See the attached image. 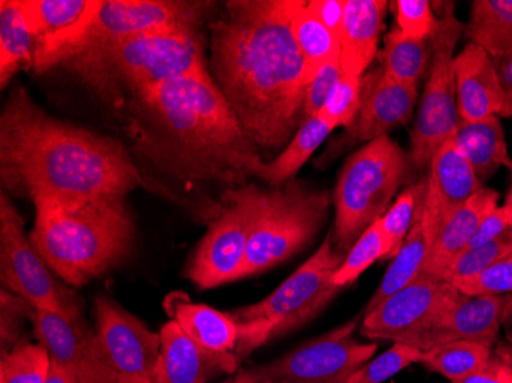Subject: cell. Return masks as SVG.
Instances as JSON below:
<instances>
[{"mask_svg":"<svg viewBox=\"0 0 512 383\" xmlns=\"http://www.w3.org/2000/svg\"><path fill=\"white\" fill-rule=\"evenodd\" d=\"M143 187L212 223L227 190L260 180L264 160L209 71L161 83L122 111Z\"/></svg>","mask_w":512,"mask_h":383,"instance_id":"6da1fadb","label":"cell"},{"mask_svg":"<svg viewBox=\"0 0 512 383\" xmlns=\"http://www.w3.org/2000/svg\"><path fill=\"white\" fill-rule=\"evenodd\" d=\"M298 0H229L209 22L207 68L261 154L286 148L306 120L309 82L292 30Z\"/></svg>","mask_w":512,"mask_h":383,"instance_id":"7a4b0ae2","label":"cell"},{"mask_svg":"<svg viewBox=\"0 0 512 383\" xmlns=\"http://www.w3.org/2000/svg\"><path fill=\"white\" fill-rule=\"evenodd\" d=\"M0 174L4 190L63 207L143 187L123 141L53 117L22 85L0 115Z\"/></svg>","mask_w":512,"mask_h":383,"instance_id":"3957f363","label":"cell"},{"mask_svg":"<svg viewBox=\"0 0 512 383\" xmlns=\"http://www.w3.org/2000/svg\"><path fill=\"white\" fill-rule=\"evenodd\" d=\"M203 28L137 34L91 46L60 63L106 106L122 112L149 89L209 71Z\"/></svg>","mask_w":512,"mask_h":383,"instance_id":"277c9868","label":"cell"},{"mask_svg":"<svg viewBox=\"0 0 512 383\" xmlns=\"http://www.w3.org/2000/svg\"><path fill=\"white\" fill-rule=\"evenodd\" d=\"M30 238L57 278L83 287L126 261L135 226L125 197H105L77 207L34 203Z\"/></svg>","mask_w":512,"mask_h":383,"instance_id":"5b68a950","label":"cell"},{"mask_svg":"<svg viewBox=\"0 0 512 383\" xmlns=\"http://www.w3.org/2000/svg\"><path fill=\"white\" fill-rule=\"evenodd\" d=\"M217 10L215 2L186 0H89L79 22L54 36L37 40L33 69L59 68L68 57L111 40L157 31L204 28Z\"/></svg>","mask_w":512,"mask_h":383,"instance_id":"8992f818","label":"cell"},{"mask_svg":"<svg viewBox=\"0 0 512 383\" xmlns=\"http://www.w3.org/2000/svg\"><path fill=\"white\" fill-rule=\"evenodd\" d=\"M344 258L329 235L275 292L263 301L230 311L240 331L235 350L238 361H243L267 342L284 338L313 321L341 292L333 284V275Z\"/></svg>","mask_w":512,"mask_h":383,"instance_id":"52a82bcc","label":"cell"},{"mask_svg":"<svg viewBox=\"0 0 512 383\" xmlns=\"http://www.w3.org/2000/svg\"><path fill=\"white\" fill-rule=\"evenodd\" d=\"M408 158L390 137L365 143L345 160L333 190V244L347 255L359 236L384 217L405 180Z\"/></svg>","mask_w":512,"mask_h":383,"instance_id":"ba28073f","label":"cell"},{"mask_svg":"<svg viewBox=\"0 0 512 383\" xmlns=\"http://www.w3.org/2000/svg\"><path fill=\"white\" fill-rule=\"evenodd\" d=\"M333 192L293 178L281 187H264L247 247L244 278L263 275L315 241L329 218Z\"/></svg>","mask_w":512,"mask_h":383,"instance_id":"9c48e42d","label":"cell"},{"mask_svg":"<svg viewBox=\"0 0 512 383\" xmlns=\"http://www.w3.org/2000/svg\"><path fill=\"white\" fill-rule=\"evenodd\" d=\"M465 25L457 19L454 4H445L440 11L439 27L433 39V59L428 80L411 132L410 160L422 171L430 166L431 158L440 146L447 143L459 126L457 114L456 79H454V50Z\"/></svg>","mask_w":512,"mask_h":383,"instance_id":"30bf717a","label":"cell"},{"mask_svg":"<svg viewBox=\"0 0 512 383\" xmlns=\"http://www.w3.org/2000/svg\"><path fill=\"white\" fill-rule=\"evenodd\" d=\"M263 189L252 181L227 190L220 213L207 224L209 229L186 270V276L198 289H215L243 279L250 233L260 212Z\"/></svg>","mask_w":512,"mask_h":383,"instance_id":"8fae6325","label":"cell"},{"mask_svg":"<svg viewBox=\"0 0 512 383\" xmlns=\"http://www.w3.org/2000/svg\"><path fill=\"white\" fill-rule=\"evenodd\" d=\"M0 275L4 287L30 302L34 308L69 319L82 318L80 301L46 264L7 190L0 195Z\"/></svg>","mask_w":512,"mask_h":383,"instance_id":"7c38bea8","label":"cell"},{"mask_svg":"<svg viewBox=\"0 0 512 383\" xmlns=\"http://www.w3.org/2000/svg\"><path fill=\"white\" fill-rule=\"evenodd\" d=\"M359 318L310 339L269 364L250 368L255 383H347L378 350L353 338Z\"/></svg>","mask_w":512,"mask_h":383,"instance_id":"4fadbf2b","label":"cell"},{"mask_svg":"<svg viewBox=\"0 0 512 383\" xmlns=\"http://www.w3.org/2000/svg\"><path fill=\"white\" fill-rule=\"evenodd\" d=\"M460 296L462 293L451 282L419 275L404 289L364 313L359 333L368 339L414 347Z\"/></svg>","mask_w":512,"mask_h":383,"instance_id":"5bb4252c","label":"cell"},{"mask_svg":"<svg viewBox=\"0 0 512 383\" xmlns=\"http://www.w3.org/2000/svg\"><path fill=\"white\" fill-rule=\"evenodd\" d=\"M100 347L115 376L122 383H154L160 356V333L129 313L109 296H99L94 304Z\"/></svg>","mask_w":512,"mask_h":383,"instance_id":"9a60e30c","label":"cell"},{"mask_svg":"<svg viewBox=\"0 0 512 383\" xmlns=\"http://www.w3.org/2000/svg\"><path fill=\"white\" fill-rule=\"evenodd\" d=\"M37 342L50 353L51 361L73 374L79 383H122L106 362L96 331L83 318L69 319L51 311L31 308Z\"/></svg>","mask_w":512,"mask_h":383,"instance_id":"2e32d148","label":"cell"},{"mask_svg":"<svg viewBox=\"0 0 512 383\" xmlns=\"http://www.w3.org/2000/svg\"><path fill=\"white\" fill-rule=\"evenodd\" d=\"M419 99V85H405L385 76L376 68L362 77L361 109L355 122L339 138V148L358 141L370 143L376 138L388 137L393 129L405 125L413 115Z\"/></svg>","mask_w":512,"mask_h":383,"instance_id":"e0dca14e","label":"cell"},{"mask_svg":"<svg viewBox=\"0 0 512 383\" xmlns=\"http://www.w3.org/2000/svg\"><path fill=\"white\" fill-rule=\"evenodd\" d=\"M428 167L430 174L421 224L431 247L448 218L467 204L482 189L483 183L457 148L454 135L437 149Z\"/></svg>","mask_w":512,"mask_h":383,"instance_id":"ac0fdd59","label":"cell"},{"mask_svg":"<svg viewBox=\"0 0 512 383\" xmlns=\"http://www.w3.org/2000/svg\"><path fill=\"white\" fill-rule=\"evenodd\" d=\"M169 321L175 322L189 338L211 357L218 370L234 374L238 370L237 350L240 331L230 313L211 305L198 304L188 293H169L163 302Z\"/></svg>","mask_w":512,"mask_h":383,"instance_id":"d6986e66","label":"cell"},{"mask_svg":"<svg viewBox=\"0 0 512 383\" xmlns=\"http://www.w3.org/2000/svg\"><path fill=\"white\" fill-rule=\"evenodd\" d=\"M457 114L460 122H479L500 117L503 92L496 63L482 48L468 43L454 57Z\"/></svg>","mask_w":512,"mask_h":383,"instance_id":"ffe728a7","label":"cell"},{"mask_svg":"<svg viewBox=\"0 0 512 383\" xmlns=\"http://www.w3.org/2000/svg\"><path fill=\"white\" fill-rule=\"evenodd\" d=\"M506 296L462 295L414 347L422 351L456 341H477L493 345L502 327Z\"/></svg>","mask_w":512,"mask_h":383,"instance_id":"44dd1931","label":"cell"},{"mask_svg":"<svg viewBox=\"0 0 512 383\" xmlns=\"http://www.w3.org/2000/svg\"><path fill=\"white\" fill-rule=\"evenodd\" d=\"M388 5L385 0H345L339 34L344 76L364 77L375 60Z\"/></svg>","mask_w":512,"mask_h":383,"instance_id":"7402d4cb","label":"cell"},{"mask_svg":"<svg viewBox=\"0 0 512 383\" xmlns=\"http://www.w3.org/2000/svg\"><path fill=\"white\" fill-rule=\"evenodd\" d=\"M499 200L497 190L483 186L467 204L457 209L437 233L421 275L444 279L457 256L470 246L483 218L499 206Z\"/></svg>","mask_w":512,"mask_h":383,"instance_id":"603a6c76","label":"cell"},{"mask_svg":"<svg viewBox=\"0 0 512 383\" xmlns=\"http://www.w3.org/2000/svg\"><path fill=\"white\" fill-rule=\"evenodd\" d=\"M160 338L154 383H206L212 373L220 371L175 322L168 321L161 327Z\"/></svg>","mask_w":512,"mask_h":383,"instance_id":"cb8c5ba5","label":"cell"},{"mask_svg":"<svg viewBox=\"0 0 512 383\" xmlns=\"http://www.w3.org/2000/svg\"><path fill=\"white\" fill-rule=\"evenodd\" d=\"M454 141L482 183L490 180L500 167H506L512 174V158L506 146L502 122L497 115L479 122L459 120Z\"/></svg>","mask_w":512,"mask_h":383,"instance_id":"d4e9b609","label":"cell"},{"mask_svg":"<svg viewBox=\"0 0 512 383\" xmlns=\"http://www.w3.org/2000/svg\"><path fill=\"white\" fill-rule=\"evenodd\" d=\"M465 34L493 60L511 56L512 0H474Z\"/></svg>","mask_w":512,"mask_h":383,"instance_id":"484cf974","label":"cell"},{"mask_svg":"<svg viewBox=\"0 0 512 383\" xmlns=\"http://www.w3.org/2000/svg\"><path fill=\"white\" fill-rule=\"evenodd\" d=\"M333 131L335 129L321 115L306 118L281 154L266 161L260 180L267 187H281L289 183Z\"/></svg>","mask_w":512,"mask_h":383,"instance_id":"4316f807","label":"cell"},{"mask_svg":"<svg viewBox=\"0 0 512 383\" xmlns=\"http://www.w3.org/2000/svg\"><path fill=\"white\" fill-rule=\"evenodd\" d=\"M36 39L20 13L19 0L0 2V86L7 88L22 69H33Z\"/></svg>","mask_w":512,"mask_h":383,"instance_id":"83f0119b","label":"cell"},{"mask_svg":"<svg viewBox=\"0 0 512 383\" xmlns=\"http://www.w3.org/2000/svg\"><path fill=\"white\" fill-rule=\"evenodd\" d=\"M296 46L306 65L307 82H312L319 69L341 54V43L335 33L309 10L307 2L298 0L292 17Z\"/></svg>","mask_w":512,"mask_h":383,"instance_id":"f1b7e54d","label":"cell"},{"mask_svg":"<svg viewBox=\"0 0 512 383\" xmlns=\"http://www.w3.org/2000/svg\"><path fill=\"white\" fill-rule=\"evenodd\" d=\"M433 40H413L394 28L385 37L382 71L394 82L419 85L430 69Z\"/></svg>","mask_w":512,"mask_h":383,"instance_id":"f546056e","label":"cell"},{"mask_svg":"<svg viewBox=\"0 0 512 383\" xmlns=\"http://www.w3.org/2000/svg\"><path fill=\"white\" fill-rule=\"evenodd\" d=\"M428 252H430V244H428L424 227H422L421 220H419L408 233L404 246L401 247L398 255L391 259V264L388 266L375 295L371 296L370 301H368L364 313L373 310L376 305L390 298L393 293L404 289L405 285L410 284L417 276L421 275L422 267L427 261Z\"/></svg>","mask_w":512,"mask_h":383,"instance_id":"4dcf8cb0","label":"cell"},{"mask_svg":"<svg viewBox=\"0 0 512 383\" xmlns=\"http://www.w3.org/2000/svg\"><path fill=\"white\" fill-rule=\"evenodd\" d=\"M493 345L477 341H456L424 351L421 364L451 383L482 370L493 357Z\"/></svg>","mask_w":512,"mask_h":383,"instance_id":"1f68e13d","label":"cell"},{"mask_svg":"<svg viewBox=\"0 0 512 383\" xmlns=\"http://www.w3.org/2000/svg\"><path fill=\"white\" fill-rule=\"evenodd\" d=\"M427 197V178L408 187L391 204L384 217L379 218L384 236V261L393 259L404 246L408 233L421 220Z\"/></svg>","mask_w":512,"mask_h":383,"instance_id":"d6a6232c","label":"cell"},{"mask_svg":"<svg viewBox=\"0 0 512 383\" xmlns=\"http://www.w3.org/2000/svg\"><path fill=\"white\" fill-rule=\"evenodd\" d=\"M19 7L37 42L73 27L88 10L89 0H19Z\"/></svg>","mask_w":512,"mask_h":383,"instance_id":"836d02e7","label":"cell"},{"mask_svg":"<svg viewBox=\"0 0 512 383\" xmlns=\"http://www.w3.org/2000/svg\"><path fill=\"white\" fill-rule=\"evenodd\" d=\"M51 371V356L40 344L20 342L4 351L0 383H45Z\"/></svg>","mask_w":512,"mask_h":383,"instance_id":"e575fe53","label":"cell"},{"mask_svg":"<svg viewBox=\"0 0 512 383\" xmlns=\"http://www.w3.org/2000/svg\"><path fill=\"white\" fill-rule=\"evenodd\" d=\"M382 258H384V236H382L381 224L376 220L359 236L350 252L345 255L344 261L333 275V284L338 289H345L347 285L358 281L359 276L368 267Z\"/></svg>","mask_w":512,"mask_h":383,"instance_id":"d590c367","label":"cell"},{"mask_svg":"<svg viewBox=\"0 0 512 383\" xmlns=\"http://www.w3.org/2000/svg\"><path fill=\"white\" fill-rule=\"evenodd\" d=\"M424 351L407 344H393L390 350L384 351L378 357L359 368L347 383H384L393 379L399 373L413 364H421Z\"/></svg>","mask_w":512,"mask_h":383,"instance_id":"8d00e7d4","label":"cell"},{"mask_svg":"<svg viewBox=\"0 0 512 383\" xmlns=\"http://www.w3.org/2000/svg\"><path fill=\"white\" fill-rule=\"evenodd\" d=\"M512 252V232L506 233L502 238L486 244V246L476 247V249L463 250L456 261L451 264L445 275L444 281L454 282L460 279L473 278L480 272L490 267L494 262L499 261L503 256Z\"/></svg>","mask_w":512,"mask_h":383,"instance_id":"74e56055","label":"cell"},{"mask_svg":"<svg viewBox=\"0 0 512 383\" xmlns=\"http://www.w3.org/2000/svg\"><path fill=\"white\" fill-rule=\"evenodd\" d=\"M362 77L342 76L329 102L325 103L318 115L324 118L333 129L345 128L355 122L361 109Z\"/></svg>","mask_w":512,"mask_h":383,"instance_id":"f35d334b","label":"cell"},{"mask_svg":"<svg viewBox=\"0 0 512 383\" xmlns=\"http://www.w3.org/2000/svg\"><path fill=\"white\" fill-rule=\"evenodd\" d=\"M393 5L396 25L402 36L413 40H431L439 27V17L434 14L428 0H396Z\"/></svg>","mask_w":512,"mask_h":383,"instance_id":"ab89813d","label":"cell"},{"mask_svg":"<svg viewBox=\"0 0 512 383\" xmlns=\"http://www.w3.org/2000/svg\"><path fill=\"white\" fill-rule=\"evenodd\" d=\"M462 295L503 296L512 292V252L473 278L451 282Z\"/></svg>","mask_w":512,"mask_h":383,"instance_id":"60d3db41","label":"cell"},{"mask_svg":"<svg viewBox=\"0 0 512 383\" xmlns=\"http://www.w3.org/2000/svg\"><path fill=\"white\" fill-rule=\"evenodd\" d=\"M342 76H344V73H342L339 57L319 69L312 82L307 86L304 117H313V115H318L322 111L325 103L329 102L330 95L333 94L336 86L341 82Z\"/></svg>","mask_w":512,"mask_h":383,"instance_id":"b9f144b4","label":"cell"},{"mask_svg":"<svg viewBox=\"0 0 512 383\" xmlns=\"http://www.w3.org/2000/svg\"><path fill=\"white\" fill-rule=\"evenodd\" d=\"M33 305L25 299L17 296L10 290L2 289V347L7 351L8 345L10 350L22 342L23 321H30V311Z\"/></svg>","mask_w":512,"mask_h":383,"instance_id":"7bdbcfd3","label":"cell"},{"mask_svg":"<svg viewBox=\"0 0 512 383\" xmlns=\"http://www.w3.org/2000/svg\"><path fill=\"white\" fill-rule=\"evenodd\" d=\"M509 232H512V212L503 204V206H497L496 209L491 210L483 218L479 229L476 230L473 239H471L468 249L486 246V244L497 241Z\"/></svg>","mask_w":512,"mask_h":383,"instance_id":"ee69618b","label":"cell"},{"mask_svg":"<svg viewBox=\"0 0 512 383\" xmlns=\"http://www.w3.org/2000/svg\"><path fill=\"white\" fill-rule=\"evenodd\" d=\"M307 7L325 27L339 37L344 19L345 0H310Z\"/></svg>","mask_w":512,"mask_h":383,"instance_id":"f6af8a7d","label":"cell"},{"mask_svg":"<svg viewBox=\"0 0 512 383\" xmlns=\"http://www.w3.org/2000/svg\"><path fill=\"white\" fill-rule=\"evenodd\" d=\"M453 383H512V373L499 357L493 354L491 361L482 370Z\"/></svg>","mask_w":512,"mask_h":383,"instance_id":"bcb514c9","label":"cell"},{"mask_svg":"<svg viewBox=\"0 0 512 383\" xmlns=\"http://www.w3.org/2000/svg\"><path fill=\"white\" fill-rule=\"evenodd\" d=\"M497 74H499L500 86L503 92V109L500 117H512V54L503 59L494 60Z\"/></svg>","mask_w":512,"mask_h":383,"instance_id":"7dc6e473","label":"cell"},{"mask_svg":"<svg viewBox=\"0 0 512 383\" xmlns=\"http://www.w3.org/2000/svg\"><path fill=\"white\" fill-rule=\"evenodd\" d=\"M45 383H79L76 380V377L73 374H69L68 371L63 370L59 365L54 364L51 361V371L50 376L46 379Z\"/></svg>","mask_w":512,"mask_h":383,"instance_id":"c3c4849f","label":"cell"},{"mask_svg":"<svg viewBox=\"0 0 512 383\" xmlns=\"http://www.w3.org/2000/svg\"><path fill=\"white\" fill-rule=\"evenodd\" d=\"M502 327L505 330L506 339L512 345V296H506L502 313Z\"/></svg>","mask_w":512,"mask_h":383,"instance_id":"681fc988","label":"cell"},{"mask_svg":"<svg viewBox=\"0 0 512 383\" xmlns=\"http://www.w3.org/2000/svg\"><path fill=\"white\" fill-rule=\"evenodd\" d=\"M494 356L499 357L500 361L509 368L512 373V345L509 342H500L494 350Z\"/></svg>","mask_w":512,"mask_h":383,"instance_id":"f907efd6","label":"cell"},{"mask_svg":"<svg viewBox=\"0 0 512 383\" xmlns=\"http://www.w3.org/2000/svg\"><path fill=\"white\" fill-rule=\"evenodd\" d=\"M221 383H255V380L250 376L249 371L243 370L240 371V373L232 374L229 379H226Z\"/></svg>","mask_w":512,"mask_h":383,"instance_id":"816d5d0a","label":"cell"},{"mask_svg":"<svg viewBox=\"0 0 512 383\" xmlns=\"http://www.w3.org/2000/svg\"><path fill=\"white\" fill-rule=\"evenodd\" d=\"M505 206L512 212V184L511 189H509L508 197H506Z\"/></svg>","mask_w":512,"mask_h":383,"instance_id":"f5cc1de1","label":"cell"},{"mask_svg":"<svg viewBox=\"0 0 512 383\" xmlns=\"http://www.w3.org/2000/svg\"><path fill=\"white\" fill-rule=\"evenodd\" d=\"M261 383H273V382H261Z\"/></svg>","mask_w":512,"mask_h":383,"instance_id":"db71d44e","label":"cell"}]
</instances>
